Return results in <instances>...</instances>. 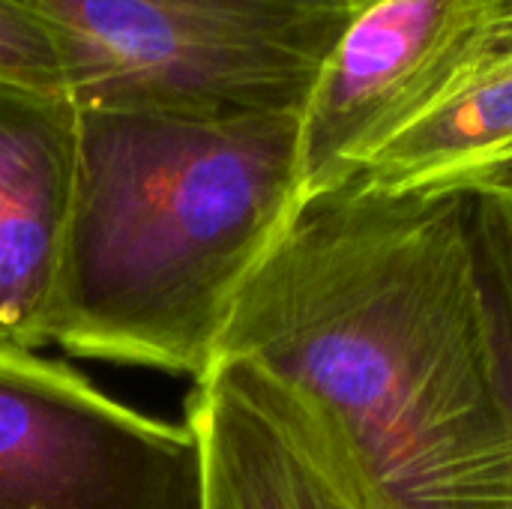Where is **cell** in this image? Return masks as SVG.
I'll return each instance as SVG.
<instances>
[{
  "instance_id": "obj_8",
  "label": "cell",
  "mask_w": 512,
  "mask_h": 509,
  "mask_svg": "<svg viewBox=\"0 0 512 509\" xmlns=\"http://www.w3.org/2000/svg\"><path fill=\"white\" fill-rule=\"evenodd\" d=\"M512 165V0H489L444 96L351 180L372 192H459Z\"/></svg>"
},
{
  "instance_id": "obj_6",
  "label": "cell",
  "mask_w": 512,
  "mask_h": 509,
  "mask_svg": "<svg viewBox=\"0 0 512 509\" xmlns=\"http://www.w3.org/2000/svg\"><path fill=\"white\" fill-rule=\"evenodd\" d=\"M75 162L78 105L0 81V348L48 345Z\"/></svg>"
},
{
  "instance_id": "obj_3",
  "label": "cell",
  "mask_w": 512,
  "mask_h": 509,
  "mask_svg": "<svg viewBox=\"0 0 512 509\" xmlns=\"http://www.w3.org/2000/svg\"><path fill=\"white\" fill-rule=\"evenodd\" d=\"M60 36L75 105L300 111L372 0H21Z\"/></svg>"
},
{
  "instance_id": "obj_5",
  "label": "cell",
  "mask_w": 512,
  "mask_h": 509,
  "mask_svg": "<svg viewBox=\"0 0 512 509\" xmlns=\"http://www.w3.org/2000/svg\"><path fill=\"white\" fill-rule=\"evenodd\" d=\"M486 9L489 0H372L348 24L297 114L303 201L351 183L444 96Z\"/></svg>"
},
{
  "instance_id": "obj_4",
  "label": "cell",
  "mask_w": 512,
  "mask_h": 509,
  "mask_svg": "<svg viewBox=\"0 0 512 509\" xmlns=\"http://www.w3.org/2000/svg\"><path fill=\"white\" fill-rule=\"evenodd\" d=\"M0 509H204L201 441L0 348Z\"/></svg>"
},
{
  "instance_id": "obj_7",
  "label": "cell",
  "mask_w": 512,
  "mask_h": 509,
  "mask_svg": "<svg viewBox=\"0 0 512 509\" xmlns=\"http://www.w3.org/2000/svg\"><path fill=\"white\" fill-rule=\"evenodd\" d=\"M204 453V509H363L276 387L216 363L186 402Z\"/></svg>"
},
{
  "instance_id": "obj_2",
  "label": "cell",
  "mask_w": 512,
  "mask_h": 509,
  "mask_svg": "<svg viewBox=\"0 0 512 509\" xmlns=\"http://www.w3.org/2000/svg\"><path fill=\"white\" fill-rule=\"evenodd\" d=\"M297 114L78 105L48 345L201 381L303 204Z\"/></svg>"
},
{
  "instance_id": "obj_1",
  "label": "cell",
  "mask_w": 512,
  "mask_h": 509,
  "mask_svg": "<svg viewBox=\"0 0 512 509\" xmlns=\"http://www.w3.org/2000/svg\"><path fill=\"white\" fill-rule=\"evenodd\" d=\"M225 360L276 387L363 509H512L504 306L468 189L306 198Z\"/></svg>"
},
{
  "instance_id": "obj_11",
  "label": "cell",
  "mask_w": 512,
  "mask_h": 509,
  "mask_svg": "<svg viewBox=\"0 0 512 509\" xmlns=\"http://www.w3.org/2000/svg\"><path fill=\"white\" fill-rule=\"evenodd\" d=\"M501 297V294H498ZM501 306H504V300H501ZM504 354H507V375H510V393H512V318L510 312H507V306H504Z\"/></svg>"
},
{
  "instance_id": "obj_10",
  "label": "cell",
  "mask_w": 512,
  "mask_h": 509,
  "mask_svg": "<svg viewBox=\"0 0 512 509\" xmlns=\"http://www.w3.org/2000/svg\"><path fill=\"white\" fill-rule=\"evenodd\" d=\"M477 204V225L489 273L512 318V165L468 189Z\"/></svg>"
},
{
  "instance_id": "obj_9",
  "label": "cell",
  "mask_w": 512,
  "mask_h": 509,
  "mask_svg": "<svg viewBox=\"0 0 512 509\" xmlns=\"http://www.w3.org/2000/svg\"><path fill=\"white\" fill-rule=\"evenodd\" d=\"M0 81L72 99V72L60 36L21 0H0Z\"/></svg>"
}]
</instances>
